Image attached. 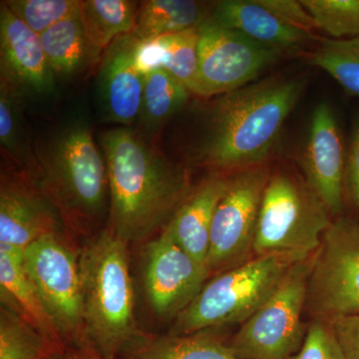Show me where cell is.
<instances>
[{"mask_svg": "<svg viewBox=\"0 0 359 359\" xmlns=\"http://www.w3.org/2000/svg\"><path fill=\"white\" fill-rule=\"evenodd\" d=\"M23 252L25 250L0 247L2 304L20 314L65 355L67 346L26 271Z\"/></svg>", "mask_w": 359, "mask_h": 359, "instance_id": "obj_19", "label": "cell"}, {"mask_svg": "<svg viewBox=\"0 0 359 359\" xmlns=\"http://www.w3.org/2000/svg\"><path fill=\"white\" fill-rule=\"evenodd\" d=\"M39 36L55 77L76 76L102 60L103 54L92 46L85 34L79 9Z\"/></svg>", "mask_w": 359, "mask_h": 359, "instance_id": "obj_22", "label": "cell"}, {"mask_svg": "<svg viewBox=\"0 0 359 359\" xmlns=\"http://www.w3.org/2000/svg\"><path fill=\"white\" fill-rule=\"evenodd\" d=\"M191 92L166 70H156L146 76L139 123L155 133L188 103Z\"/></svg>", "mask_w": 359, "mask_h": 359, "instance_id": "obj_25", "label": "cell"}, {"mask_svg": "<svg viewBox=\"0 0 359 359\" xmlns=\"http://www.w3.org/2000/svg\"><path fill=\"white\" fill-rule=\"evenodd\" d=\"M306 309L314 320L359 314V224L337 218L314 254Z\"/></svg>", "mask_w": 359, "mask_h": 359, "instance_id": "obj_8", "label": "cell"}, {"mask_svg": "<svg viewBox=\"0 0 359 359\" xmlns=\"http://www.w3.org/2000/svg\"><path fill=\"white\" fill-rule=\"evenodd\" d=\"M347 359H359V314L327 320Z\"/></svg>", "mask_w": 359, "mask_h": 359, "instance_id": "obj_33", "label": "cell"}, {"mask_svg": "<svg viewBox=\"0 0 359 359\" xmlns=\"http://www.w3.org/2000/svg\"><path fill=\"white\" fill-rule=\"evenodd\" d=\"M304 87L301 77L276 76L212 98L191 159L211 173L226 175L269 164Z\"/></svg>", "mask_w": 359, "mask_h": 359, "instance_id": "obj_1", "label": "cell"}, {"mask_svg": "<svg viewBox=\"0 0 359 359\" xmlns=\"http://www.w3.org/2000/svg\"><path fill=\"white\" fill-rule=\"evenodd\" d=\"M54 75L41 40L4 1L0 6V82L25 95H43L54 88Z\"/></svg>", "mask_w": 359, "mask_h": 359, "instance_id": "obj_15", "label": "cell"}, {"mask_svg": "<svg viewBox=\"0 0 359 359\" xmlns=\"http://www.w3.org/2000/svg\"><path fill=\"white\" fill-rule=\"evenodd\" d=\"M65 359H116L106 358L92 346L90 342L84 341L82 344L68 347L66 349Z\"/></svg>", "mask_w": 359, "mask_h": 359, "instance_id": "obj_35", "label": "cell"}, {"mask_svg": "<svg viewBox=\"0 0 359 359\" xmlns=\"http://www.w3.org/2000/svg\"><path fill=\"white\" fill-rule=\"evenodd\" d=\"M290 359H347L327 320H313L301 349Z\"/></svg>", "mask_w": 359, "mask_h": 359, "instance_id": "obj_31", "label": "cell"}, {"mask_svg": "<svg viewBox=\"0 0 359 359\" xmlns=\"http://www.w3.org/2000/svg\"><path fill=\"white\" fill-rule=\"evenodd\" d=\"M198 56L193 94L205 100L247 86L283 57L209 18L199 26Z\"/></svg>", "mask_w": 359, "mask_h": 359, "instance_id": "obj_11", "label": "cell"}, {"mask_svg": "<svg viewBox=\"0 0 359 359\" xmlns=\"http://www.w3.org/2000/svg\"><path fill=\"white\" fill-rule=\"evenodd\" d=\"M257 1L285 25L311 34H313V30L316 29L313 18L302 1H297V0H257Z\"/></svg>", "mask_w": 359, "mask_h": 359, "instance_id": "obj_32", "label": "cell"}, {"mask_svg": "<svg viewBox=\"0 0 359 359\" xmlns=\"http://www.w3.org/2000/svg\"><path fill=\"white\" fill-rule=\"evenodd\" d=\"M346 183L351 199L359 209V119L354 124L346 160Z\"/></svg>", "mask_w": 359, "mask_h": 359, "instance_id": "obj_34", "label": "cell"}, {"mask_svg": "<svg viewBox=\"0 0 359 359\" xmlns=\"http://www.w3.org/2000/svg\"><path fill=\"white\" fill-rule=\"evenodd\" d=\"M140 2L131 0H81L79 14L85 34L104 54L117 37L133 33Z\"/></svg>", "mask_w": 359, "mask_h": 359, "instance_id": "obj_24", "label": "cell"}, {"mask_svg": "<svg viewBox=\"0 0 359 359\" xmlns=\"http://www.w3.org/2000/svg\"><path fill=\"white\" fill-rule=\"evenodd\" d=\"M144 280L151 306L158 316H177L195 299L209 278L200 263L165 231L145 250Z\"/></svg>", "mask_w": 359, "mask_h": 359, "instance_id": "obj_12", "label": "cell"}, {"mask_svg": "<svg viewBox=\"0 0 359 359\" xmlns=\"http://www.w3.org/2000/svg\"><path fill=\"white\" fill-rule=\"evenodd\" d=\"M127 245L107 229L78 259L85 339L109 358L139 334Z\"/></svg>", "mask_w": 359, "mask_h": 359, "instance_id": "obj_3", "label": "cell"}, {"mask_svg": "<svg viewBox=\"0 0 359 359\" xmlns=\"http://www.w3.org/2000/svg\"><path fill=\"white\" fill-rule=\"evenodd\" d=\"M271 175L269 164L229 175L228 187L212 219L207 261L210 273H223L247 261Z\"/></svg>", "mask_w": 359, "mask_h": 359, "instance_id": "obj_9", "label": "cell"}, {"mask_svg": "<svg viewBox=\"0 0 359 359\" xmlns=\"http://www.w3.org/2000/svg\"><path fill=\"white\" fill-rule=\"evenodd\" d=\"M299 166L302 177L332 216L344 211L346 162L334 111L327 103L314 108Z\"/></svg>", "mask_w": 359, "mask_h": 359, "instance_id": "obj_14", "label": "cell"}, {"mask_svg": "<svg viewBox=\"0 0 359 359\" xmlns=\"http://www.w3.org/2000/svg\"><path fill=\"white\" fill-rule=\"evenodd\" d=\"M109 183V224L118 238L139 242L170 223L193 190L190 172L130 127L101 135Z\"/></svg>", "mask_w": 359, "mask_h": 359, "instance_id": "obj_2", "label": "cell"}, {"mask_svg": "<svg viewBox=\"0 0 359 359\" xmlns=\"http://www.w3.org/2000/svg\"><path fill=\"white\" fill-rule=\"evenodd\" d=\"M123 359H240L210 330L190 334H139L125 347Z\"/></svg>", "mask_w": 359, "mask_h": 359, "instance_id": "obj_21", "label": "cell"}, {"mask_svg": "<svg viewBox=\"0 0 359 359\" xmlns=\"http://www.w3.org/2000/svg\"><path fill=\"white\" fill-rule=\"evenodd\" d=\"M311 256L299 252L255 256L219 273L176 316L170 334H190L224 325H242L268 301L292 266Z\"/></svg>", "mask_w": 359, "mask_h": 359, "instance_id": "obj_5", "label": "cell"}, {"mask_svg": "<svg viewBox=\"0 0 359 359\" xmlns=\"http://www.w3.org/2000/svg\"><path fill=\"white\" fill-rule=\"evenodd\" d=\"M210 20L282 55L302 51L314 35L278 20L257 0H221L209 6Z\"/></svg>", "mask_w": 359, "mask_h": 359, "instance_id": "obj_17", "label": "cell"}, {"mask_svg": "<svg viewBox=\"0 0 359 359\" xmlns=\"http://www.w3.org/2000/svg\"><path fill=\"white\" fill-rule=\"evenodd\" d=\"M23 259L26 271L67 348L86 341L78 261L58 231L28 245Z\"/></svg>", "mask_w": 359, "mask_h": 359, "instance_id": "obj_10", "label": "cell"}, {"mask_svg": "<svg viewBox=\"0 0 359 359\" xmlns=\"http://www.w3.org/2000/svg\"><path fill=\"white\" fill-rule=\"evenodd\" d=\"M209 6L194 0L141 1L133 34L147 41L199 27L209 18Z\"/></svg>", "mask_w": 359, "mask_h": 359, "instance_id": "obj_23", "label": "cell"}, {"mask_svg": "<svg viewBox=\"0 0 359 359\" xmlns=\"http://www.w3.org/2000/svg\"><path fill=\"white\" fill-rule=\"evenodd\" d=\"M229 175L211 173L194 188L165 233L200 263L207 264L212 219L226 187Z\"/></svg>", "mask_w": 359, "mask_h": 359, "instance_id": "obj_18", "label": "cell"}, {"mask_svg": "<svg viewBox=\"0 0 359 359\" xmlns=\"http://www.w3.org/2000/svg\"><path fill=\"white\" fill-rule=\"evenodd\" d=\"M316 23L332 39L359 36V0H302Z\"/></svg>", "mask_w": 359, "mask_h": 359, "instance_id": "obj_29", "label": "cell"}, {"mask_svg": "<svg viewBox=\"0 0 359 359\" xmlns=\"http://www.w3.org/2000/svg\"><path fill=\"white\" fill-rule=\"evenodd\" d=\"M55 205L27 169L1 172L0 247L25 250L57 231Z\"/></svg>", "mask_w": 359, "mask_h": 359, "instance_id": "obj_13", "label": "cell"}, {"mask_svg": "<svg viewBox=\"0 0 359 359\" xmlns=\"http://www.w3.org/2000/svg\"><path fill=\"white\" fill-rule=\"evenodd\" d=\"M65 358L20 314L2 304L0 309V359Z\"/></svg>", "mask_w": 359, "mask_h": 359, "instance_id": "obj_26", "label": "cell"}, {"mask_svg": "<svg viewBox=\"0 0 359 359\" xmlns=\"http://www.w3.org/2000/svg\"><path fill=\"white\" fill-rule=\"evenodd\" d=\"M139 40L133 34L117 37L99 65L98 92L108 121L130 126L139 120L146 77L135 67Z\"/></svg>", "mask_w": 359, "mask_h": 359, "instance_id": "obj_16", "label": "cell"}, {"mask_svg": "<svg viewBox=\"0 0 359 359\" xmlns=\"http://www.w3.org/2000/svg\"><path fill=\"white\" fill-rule=\"evenodd\" d=\"M27 170L40 180V187L70 223L91 224L105 212L109 197L107 166L84 123H73L35 144Z\"/></svg>", "mask_w": 359, "mask_h": 359, "instance_id": "obj_4", "label": "cell"}, {"mask_svg": "<svg viewBox=\"0 0 359 359\" xmlns=\"http://www.w3.org/2000/svg\"><path fill=\"white\" fill-rule=\"evenodd\" d=\"M22 95L0 82V144L4 157L21 169H28L33 159V148L25 140L21 123Z\"/></svg>", "mask_w": 359, "mask_h": 359, "instance_id": "obj_28", "label": "cell"}, {"mask_svg": "<svg viewBox=\"0 0 359 359\" xmlns=\"http://www.w3.org/2000/svg\"><path fill=\"white\" fill-rule=\"evenodd\" d=\"M306 60L325 71L348 93L359 97V36L321 39L306 54Z\"/></svg>", "mask_w": 359, "mask_h": 359, "instance_id": "obj_27", "label": "cell"}, {"mask_svg": "<svg viewBox=\"0 0 359 359\" xmlns=\"http://www.w3.org/2000/svg\"><path fill=\"white\" fill-rule=\"evenodd\" d=\"M332 223V215L304 177L287 170L271 173L264 190L252 252L313 255Z\"/></svg>", "mask_w": 359, "mask_h": 359, "instance_id": "obj_6", "label": "cell"}, {"mask_svg": "<svg viewBox=\"0 0 359 359\" xmlns=\"http://www.w3.org/2000/svg\"><path fill=\"white\" fill-rule=\"evenodd\" d=\"M4 2L16 18L39 35L79 9V0H6Z\"/></svg>", "mask_w": 359, "mask_h": 359, "instance_id": "obj_30", "label": "cell"}, {"mask_svg": "<svg viewBox=\"0 0 359 359\" xmlns=\"http://www.w3.org/2000/svg\"><path fill=\"white\" fill-rule=\"evenodd\" d=\"M316 254V252H314ZM314 254L299 262L229 342L240 359H290L301 349L308 327L302 321Z\"/></svg>", "mask_w": 359, "mask_h": 359, "instance_id": "obj_7", "label": "cell"}, {"mask_svg": "<svg viewBox=\"0 0 359 359\" xmlns=\"http://www.w3.org/2000/svg\"><path fill=\"white\" fill-rule=\"evenodd\" d=\"M199 27L139 40L135 50V67L143 76L156 70H166L193 94L199 70Z\"/></svg>", "mask_w": 359, "mask_h": 359, "instance_id": "obj_20", "label": "cell"}]
</instances>
